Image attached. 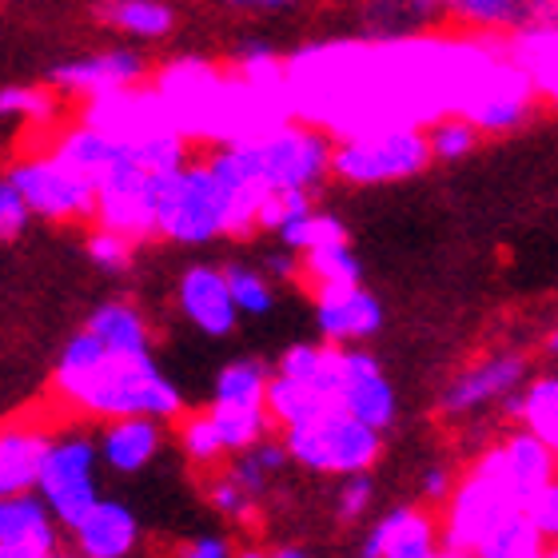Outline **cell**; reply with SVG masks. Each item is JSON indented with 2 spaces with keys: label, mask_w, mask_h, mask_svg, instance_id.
Returning <instances> with one entry per match:
<instances>
[{
  "label": "cell",
  "mask_w": 558,
  "mask_h": 558,
  "mask_svg": "<svg viewBox=\"0 0 558 558\" xmlns=\"http://www.w3.org/2000/svg\"><path fill=\"white\" fill-rule=\"evenodd\" d=\"M324 4H360V0H324Z\"/></svg>",
  "instance_id": "obj_56"
},
{
  "label": "cell",
  "mask_w": 558,
  "mask_h": 558,
  "mask_svg": "<svg viewBox=\"0 0 558 558\" xmlns=\"http://www.w3.org/2000/svg\"><path fill=\"white\" fill-rule=\"evenodd\" d=\"M555 0H442L451 28L471 36H514L550 9Z\"/></svg>",
  "instance_id": "obj_23"
},
{
  "label": "cell",
  "mask_w": 558,
  "mask_h": 558,
  "mask_svg": "<svg viewBox=\"0 0 558 558\" xmlns=\"http://www.w3.org/2000/svg\"><path fill=\"white\" fill-rule=\"evenodd\" d=\"M502 408L519 427L531 430L538 442H547L558 454V372L526 375V384Z\"/></svg>",
  "instance_id": "obj_28"
},
{
  "label": "cell",
  "mask_w": 558,
  "mask_h": 558,
  "mask_svg": "<svg viewBox=\"0 0 558 558\" xmlns=\"http://www.w3.org/2000/svg\"><path fill=\"white\" fill-rule=\"evenodd\" d=\"M156 240L180 247L228 240V192L204 160L156 175Z\"/></svg>",
  "instance_id": "obj_5"
},
{
  "label": "cell",
  "mask_w": 558,
  "mask_h": 558,
  "mask_svg": "<svg viewBox=\"0 0 558 558\" xmlns=\"http://www.w3.org/2000/svg\"><path fill=\"white\" fill-rule=\"evenodd\" d=\"M430 558H475V555H471V550H454V547H442V543H439V550H435V555H430Z\"/></svg>",
  "instance_id": "obj_53"
},
{
  "label": "cell",
  "mask_w": 558,
  "mask_h": 558,
  "mask_svg": "<svg viewBox=\"0 0 558 558\" xmlns=\"http://www.w3.org/2000/svg\"><path fill=\"white\" fill-rule=\"evenodd\" d=\"M84 256L93 259L105 276H124L136 264V244L117 232H108V228H93L88 240H84Z\"/></svg>",
  "instance_id": "obj_42"
},
{
  "label": "cell",
  "mask_w": 558,
  "mask_h": 558,
  "mask_svg": "<svg viewBox=\"0 0 558 558\" xmlns=\"http://www.w3.org/2000/svg\"><path fill=\"white\" fill-rule=\"evenodd\" d=\"M45 558H81V555H72V550H52V555H45Z\"/></svg>",
  "instance_id": "obj_54"
},
{
  "label": "cell",
  "mask_w": 558,
  "mask_h": 558,
  "mask_svg": "<svg viewBox=\"0 0 558 558\" xmlns=\"http://www.w3.org/2000/svg\"><path fill=\"white\" fill-rule=\"evenodd\" d=\"M0 558H45L40 550H28V547H9V543H0Z\"/></svg>",
  "instance_id": "obj_51"
},
{
  "label": "cell",
  "mask_w": 558,
  "mask_h": 558,
  "mask_svg": "<svg viewBox=\"0 0 558 558\" xmlns=\"http://www.w3.org/2000/svg\"><path fill=\"white\" fill-rule=\"evenodd\" d=\"M48 447H52V430L40 423H4L0 427V495L36 490Z\"/></svg>",
  "instance_id": "obj_24"
},
{
  "label": "cell",
  "mask_w": 558,
  "mask_h": 558,
  "mask_svg": "<svg viewBox=\"0 0 558 558\" xmlns=\"http://www.w3.org/2000/svg\"><path fill=\"white\" fill-rule=\"evenodd\" d=\"M235 547L228 535H196L187 538L184 547H175L172 558H232Z\"/></svg>",
  "instance_id": "obj_47"
},
{
  "label": "cell",
  "mask_w": 558,
  "mask_h": 558,
  "mask_svg": "<svg viewBox=\"0 0 558 558\" xmlns=\"http://www.w3.org/2000/svg\"><path fill=\"white\" fill-rule=\"evenodd\" d=\"M279 439L288 447V459L307 475L319 478H343L360 475V471H375V463L384 459V430L367 427L355 415L327 403L312 418H303L295 427H283Z\"/></svg>",
  "instance_id": "obj_2"
},
{
  "label": "cell",
  "mask_w": 558,
  "mask_h": 558,
  "mask_svg": "<svg viewBox=\"0 0 558 558\" xmlns=\"http://www.w3.org/2000/svg\"><path fill=\"white\" fill-rule=\"evenodd\" d=\"M523 514L531 519V526H535L538 535H543V543H558V475L538 490L535 499L526 502Z\"/></svg>",
  "instance_id": "obj_45"
},
{
  "label": "cell",
  "mask_w": 558,
  "mask_h": 558,
  "mask_svg": "<svg viewBox=\"0 0 558 558\" xmlns=\"http://www.w3.org/2000/svg\"><path fill=\"white\" fill-rule=\"evenodd\" d=\"M268 558H315L307 547H295V543H283V547L268 550Z\"/></svg>",
  "instance_id": "obj_50"
},
{
  "label": "cell",
  "mask_w": 558,
  "mask_h": 558,
  "mask_svg": "<svg viewBox=\"0 0 558 558\" xmlns=\"http://www.w3.org/2000/svg\"><path fill=\"white\" fill-rule=\"evenodd\" d=\"M543 550H547L543 535L531 526V519L523 511H514L495 535L478 543L475 558H543Z\"/></svg>",
  "instance_id": "obj_39"
},
{
  "label": "cell",
  "mask_w": 558,
  "mask_h": 558,
  "mask_svg": "<svg viewBox=\"0 0 558 558\" xmlns=\"http://www.w3.org/2000/svg\"><path fill=\"white\" fill-rule=\"evenodd\" d=\"M360 36L375 45L418 40L447 24L442 0H360Z\"/></svg>",
  "instance_id": "obj_22"
},
{
  "label": "cell",
  "mask_w": 558,
  "mask_h": 558,
  "mask_svg": "<svg viewBox=\"0 0 558 558\" xmlns=\"http://www.w3.org/2000/svg\"><path fill=\"white\" fill-rule=\"evenodd\" d=\"M216 9L232 12V16H252V21H279V16H295L307 9L312 0H211Z\"/></svg>",
  "instance_id": "obj_44"
},
{
  "label": "cell",
  "mask_w": 558,
  "mask_h": 558,
  "mask_svg": "<svg viewBox=\"0 0 558 558\" xmlns=\"http://www.w3.org/2000/svg\"><path fill=\"white\" fill-rule=\"evenodd\" d=\"M514 511L519 507H514L511 495L499 483H490L487 475H478V471L466 466L463 475L454 478V490L447 495V502L439 507V543L475 555L478 543L495 535Z\"/></svg>",
  "instance_id": "obj_9"
},
{
  "label": "cell",
  "mask_w": 558,
  "mask_h": 558,
  "mask_svg": "<svg viewBox=\"0 0 558 558\" xmlns=\"http://www.w3.org/2000/svg\"><path fill=\"white\" fill-rule=\"evenodd\" d=\"M52 391L72 411L100 418V423L124 415L175 423L187 411L180 384L156 363L151 351H136V355L108 351L84 327L72 331L69 343L60 348L57 367H52Z\"/></svg>",
  "instance_id": "obj_1"
},
{
  "label": "cell",
  "mask_w": 558,
  "mask_h": 558,
  "mask_svg": "<svg viewBox=\"0 0 558 558\" xmlns=\"http://www.w3.org/2000/svg\"><path fill=\"white\" fill-rule=\"evenodd\" d=\"M471 471L487 475L490 483H499V487L511 495L514 507L523 511L526 502L535 499L538 490L558 475V454L550 451L547 442H538L531 430L514 427V430H507L502 439L487 442V447L475 454Z\"/></svg>",
  "instance_id": "obj_10"
},
{
  "label": "cell",
  "mask_w": 558,
  "mask_h": 558,
  "mask_svg": "<svg viewBox=\"0 0 558 558\" xmlns=\"http://www.w3.org/2000/svg\"><path fill=\"white\" fill-rule=\"evenodd\" d=\"M247 168L268 192H319L331 180V144L324 129L307 120H279L268 132L235 140Z\"/></svg>",
  "instance_id": "obj_3"
},
{
  "label": "cell",
  "mask_w": 558,
  "mask_h": 558,
  "mask_svg": "<svg viewBox=\"0 0 558 558\" xmlns=\"http://www.w3.org/2000/svg\"><path fill=\"white\" fill-rule=\"evenodd\" d=\"M427 151H430V163H463L471 160L483 144V132L463 117V112H451V117H435L427 124Z\"/></svg>",
  "instance_id": "obj_35"
},
{
  "label": "cell",
  "mask_w": 558,
  "mask_h": 558,
  "mask_svg": "<svg viewBox=\"0 0 558 558\" xmlns=\"http://www.w3.org/2000/svg\"><path fill=\"white\" fill-rule=\"evenodd\" d=\"M72 555L81 558H136L144 543V526L140 514L124 499L100 495V499L84 511V519L69 531Z\"/></svg>",
  "instance_id": "obj_19"
},
{
  "label": "cell",
  "mask_w": 558,
  "mask_h": 558,
  "mask_svg": "<svg viewBox=\"0 0 558 558\" xmlns=\"http://www.w3.org/2000/svg\"><path fill=\"white\" fill-rule=\"evenodd\" d=\"M0 543L40 550V555L60 550V526L36 490L0 495Z\"/></svg>",
  "instance_id": "obj_26"
},
{
  "label": "cell",
  "mask_w": 558,
  "mask_h": 558,
  "mask_svg": "<svg viewBox=\"0 0 558 558\" xmlns=\"http://www.w3.org/2000/svg\"><path fill=\"white\" fill-rule=\"evenodd\" d=\"M315 307V331L324 343L336 348H360L367 339L384 331V303L375 291L363 283H336V288H315L312 291Z\"/></svg>",
  "instance_id": "obj_12"
},
{
  "label": "cell",
  "mask_w": 558,
  "mask_h": 558,
  "mask_svg": "<svg viewBox=\"0 0 558 558\" xmlns=\"http://www.w3.org/2000/svg\"><path fill=\"white\" fill-rule=\"evenodd\" d=\"M232 558H268V550L256 547V543H247V547H235V555H232Z\"/></svg>",
  "instance_id": "obj_52"
},
{
  "label": "cell",
  "mask_w": 558,
  "mask_h": 558,
  "mask_svg": "<svg viewBox=\"0 0 558 558\" xmlns=\"http://www.w3.org/2000/svg\"><path fill=\"white\" fill-rule=\"evenodd\" d=\"M526 375H531V363H526L523 351H514V348L487 351V355L463 363V367L447 379V387H442V396H439V415L442 418L483 415V411L507 403V399L526 384Z\"/></svg>",
  "instance_id": "obj_8"
},
{
  "label": "cell",
  "mask_w": 558,
  "mask_h": 558,
  "mask_svg": "<svg viewBox=\"0 0 558 558\" xmlns=\"http://www.w3.org/2000/svg\"><path fill=\"white\" fill-rule=\"evenodd\" d=\"M454 478H459V471H451L447 463H427L418 471V502L430 507V511H439L447 495L454 490Z\"/></svg>",
  "instance_id": "obj_46"
},
{
  "label": "cell",
  "mask_w": 558,
  "mask_h": 558,
  "mask_svg": "<svg viewBox=\"0 0 558 558\" xmlns=\"http://www.w3.org/2000/svg\"><path fill=\"white\" fill-rule=\"evenodd\" d=\"M300 283L307 291L315 288H336V283H363V259L355 256L351 240L343 244L312 247L300 256Z\"/></svg>",
  "instance_id": "obj_32"
},
{
  "label": "cell",
  "mask_w": 558,
  "mask_h": 558,
  "mask_svg": "<svg viewBox=\"0 0 558 558\" xmlns=\"http://www.w3.org/2000/svg\"><path fill=\"white\" fill-rule=\"evenodd\" d=\"M100 454H96V435L88 430H60L52 435V447L45 454L36 495L45 502L60 531H72L84 511L100 499Z\"/></svg>",
  "instance_id": "obj_6"
},
{
  "label": "cell",
  "mask_w": 558,
  "mask_h": 558,
  "mask_svg": "<svg viewBox=\"0 0 558 558\" xmlns=\"http://www.w3.org/2000/svg\"><path fill=\"white\" fill-rule=\"evenodd\" d=\"M93 223L124 235L132 244L156 240V175L144 172L136 160L96 184Z\"/></svg>",
  "instance_id": "obj_11"
},
{
  "label": "cell",
  "mask_w": 558,
  "mask_h": 558,
  "mask_svg": "<svg viewBox=\"0 0 558 558\" xmlns=\"http://www.w3.org/2000/svg\"><path fill=\"white\" fill-rule=\"evenodd\" d=\"M0 117L24 124H52L60 117V93L52 84H9L0 88Z\"/></svg>",
  "instance_id": "obj_38"
},
{
  "label": "cell",
  "mask_w": 558,
  "mask_h": 558,
  "mask_svg": "<svg viewBox=\"0 0 558 558\" xmlns=\"http://www.w3.org/2000/svg\"><path fill=\"white\" fill-rule=\"evenodd\" d=\"M28 223H33V211L24 204V196L16 192L9 175H0V244H12V240H21L28 232Z\"/></svg>",
  "instance_id": "obj_43"
},
{
  "label": "cell",
  "mask_w": 558,
  "mask_h": 558,
  "mask_svg": "<svg viewBox=\"0 0 558 558\" xmlns=\"http://www.w3.org/2000/svg\"><path fill=\"white\" fill-rule=\"evenodd\" d=\"M93 16L124 40H168L180 24L172 0H96Z\"/></svg>",
  "instance_id": "obj_27"
},
{
  "label": "cell",
  "mask_w": 558,
  "mask_h": 558,
  "mask_svg": "<svg viewBox=\"0 0 558 558\" xmlns=\"http://www.w3.org/2000/svg\"><path fill=\"white\" fill-rule=\"evenodd\" d=\"M163 423L144 415H124V418H105L100 435H96V454L100 463L120 478H132L140 471H148L163 451Z\"/></svg>",
  "instance_id": "obj_20"
},
{
  "label": "cell",
  "mask_w": 558,
  "mask_h": 558,
  "mask_svg": "<svg viewBox=\"0 0 558 558\" xmlns=\"http://www.w3.org/2000/svg\"><path fill=\"white\" fill-rule=\"evenodd\" d=\"M375 499H379V483H375L372 471H360V475H343V478H336L331 514H336L339 526H360L363 519L375 511Z\"/></svg>",
  "instance_id": "obj_40"
},
{
  "label": "cell",
  "mask_w": 558,
  "mask_h": 558,
  "mask_svg": "<svg viewBox=\"0 0 558 558\" xmlns=\"http://www.w3.org/2000/svg\"><path fill=\"white\" fill-rule=\"evenodd\" d=\"M271 367L256 355L223 363L211 379V408H264Z\"/></svg>",
  "instance_id": "obj_30"
},
{
  "label": "cell",
  "mask_w": 558,
  "mask_h": 558,
  "mask_svg": "<svg viewBox=\"0 0 558 558\" xmlns=\"http://www.w3.org/2000/svg\"><path fill=\"white\" fill-rule=\"evenodd\" d=\"M204 499H208V507L220 514V519H228V523H235V526H247L259 514V507H264V502L252 499L228 471H216V475L204 483Z\"/></svg>",
  "instance_id": "obj_41"
},
{
  "label": "cell",
  "mask_w": 558,
  "mask_h": 558,
  "mask_svg": "<svg viewBox=\"0 0 558 558\" xmlns=\"http://www.w3.org/2000/svg\"><path fill=\"white\" fill-rule=\"evenodd\" d=\"M4 175H9L12 184H16V192L24 196L33 220H45V223L93 220V204H96L93 184L81 180L76 172H69L57 156H48V151L21 156V160L9 163Z\"/></svg>",
  "instance_id": "obj_7"
},
{
  "label": "cell",
  "mask_w": 558,
  "mask_h": 558,
  "mask_svg": "<svg viewBox=\"0 0 558 558\" xmlns=\"http://www.w3.org/2000/svg\"><path fill=\"white\" fill-rule=\"evenodd\" d=\"M175 307L208 339H228L240 327V312H235L228 279H223V264H187L175 279Z\"/></svg>",
  "instance_id": "obj_17"
},
{
  "label": "cell",
  "mask_w": 558,
  "mask_h": 558,
  "mask_svg": "<svg viewBox=\"0 0 558 558\" xmlns=\"http://www.w3.org/2000/svg\"><path fill=\"white\" fill-rule=\"evenodd\" d=\"M427 132L418 124H375L331 144V180L348 187H387L427 172Z\"/></svg>",
  "instance_id": "obj_4"
},
{
  "label": "cell",
  "mask_w": 558,
  "mask_h": 558,
  "mask_svg": "<svg viewBox=\"0 0 558 558\" xmlns=\"http://www.w3.org/2000/svg\"><path fill=\"white\" fill-rule=\"evenodd\" d=\"M208 415L216 423V435H220L228 454L247 451L252 442L268 439L271 430H276L268 418V408H211L208 403Z\"/></svg>",
  "instance_id": "obj_37"
},
{
  "label": "cell",
  "mask_w": 558,
  "mask_h": 558,
  "mask_svg": "<svg viewBox=\"0 0 558 558\" xmlns=\"http://www.w3.org/2000/svg\"><path fill=\"white\" fill-rule=\"evenodd\" d=\"M81 120L100 129L105 136L124 140V144H136L144 136L172 129V117H168V108H163L160 93L151 84H132V88H120V93L84 100Z\"/></svg>",
  "instance_id": "obj_15"
},
{
  "label": "cell",
  "mask_w": 558,
  "mask_h": 558,
  "mask_svg": "<svg viewBox=\"0 0 558 558\" xmlns=\"http://www.w3.org/2000/svg\"><path fill=\"white\" fill-rule=\"evenodd\" d=\"M48 156H57L69 172H76L81 180H88V184H93V192H96V184H100V180H108L117 168H124V163L136 160L132 144L105 136V132L93 129V124H84V120H81V124H72V129L57 132V140L48 144Z\"/></svg>",
  "instance_id": "obj_21"
},
{
  "label": "cell",
  "mask_w": 558,
  "mask_h": 558,
  "mask_svg": "<svg viewBox=\"0 0 558 558\" xmlns=\"http://www.w3.org/2000/svg\"><path fill=\"white\" fill-rule=\"evenodd\" d=\"M259 268H264V276H268L271 283H300V256H295V252H288V247H276V252H268Z\"/></svg>",
  "instance_id": "obj_48"
},
{
  "label": "cell",
  "mask_w": 558,
  "mask_h": 558,
  "mask_svg": "<svg viewBox=\"0 0 558 558\" xmlns=\"http://www.w3.org/2000/svg\"><path fill=\"white\" fill-rule=\"evenodd\" d=\"M223 279H228V291H232V303L240 319H264V315L276 312V283L264 276V268L256 264H244V259H232L223 264Z\"/></svg>",
  "instance_id": "obj_34"
},
{
  "label": "cell",
  "mask_w": 558,
  "mask_h": 558,
  "mask_svg": "<svg viewBox=\"0 0 558 558\" xmlns=\"http://www.w3.org/2000/svg\"><path fill=\"white\" fill-rule=\"evenodd\" d=\"M514 64L526 72V81L538 96H547L558 112V0L538 16L531 28L514 33Z\"/></svg>",
  "instance_id": "obj_25"
},
{
  "label": "cell",
  "mask_w": 558,
  "mask_h": 558,
  "mask_svg": "<svg viewBox=\"0 0 558 558\" xmlns=\"http://www.w3.org/2000/svg\"><path fill=\"white\" fill-rule=\"evenodd\" d=\"M543 558H558V543H547V550H543Z\"/></svg>",
  "instance_id": "obj_55"
},
{
  "label": "cell",
  "mask_w": 558,
  "mask_h": 558,
  "mask_svg": "<svg viewBox=\"0 0 558 558\" xmlns=\"http://www.w3.org/2000/svg\"><path fill=\"white\" fill-rule=\"evenodd\" d=\"M439 550V519L423 502H399L363 531L355 558H430Z\"/></svg>",
  "instance_id": "obj_16"
},
{
  "label": "cell",
  "mask_w": 558,
  "mask_h": 558,
  "mask_svg": "<svg viewBox=\"0 0 558 558\" xmlns=\"http://www.w3.org/2000/svg\"><path fill=\"white\" fill-rule=\"evenodd\" d=\"M148 81V60L140 57L136 48H100V52H84V57H72L64 64L48 72V84L57 88L60 96H105L120 93V88H132V84Z\"/></svg>",
  "instance_id": "obj_14"
},
{
  "label": "cell",
  "mask_w": 558,
  "mask_h": 558,
  "mask_svg": "<svg viewBox=\"0 0 558 558\" xmlns=\"http://www.w3.org/2000/svg\"><path fill=\"white\" fill-rule=\"evenodd\" d=\"M535 96L538 93L531 88V81H526V72L519 64L495 69V76L463 105V117L483 136H507V132H519L531 120Z\"/></svg>",
  "instance_id": "obj_18"
},
{
  "label": "cell",
  "mask_w": 558,
  "mask_h": 558,
  "mask_svg": "<svg viewBox=\"0 0 558 558\" xmlns=\"http://www.w3.org/2000/svg\"><path fill=\"white\" fill-rule=\"evenodd\" d=\"M339 408L355 415L360 423L375 430H391L399 418V396H396V384H391V375H387L384 360L360 348H343V375H339Z\"/></svg>",
  "instance_id": "obj_13"
},
{
  "label": "cell",
  "mask_w": 558,
  "mask_h": 558,
  "mask_svg": "<svg viewBox=\"0 0 558 558\" xmlns=\"http://www.w3.org/2000/svg\"><path fill=\"white\" fill-rule=\"evenodd\" d=\"M175 423H180V427H175V442H180L184 459L196 466V471H216V466L228 459L208 411H184Z\"/></svg>",
  "instance_id": "obj_36"
},
{
  "label": "cell",
  "mask_w": 558,
  "mask_h": 558,
  "mask_svg": "<svg viewBox=\"0 0 558 558\" xmlns=\"http://www.w3.org/2000/svg\"><path fill=\"white\" fill-rule=\"evenodd\" d=\"M232 463L223 466L228 475L240 483V487L252 495V499H268V490L276 487V478L283 475L291 466V459H288V447H283V439H259V442H252L247 451H240V454H228Z\"/></svg>",
  "instance_id": "obj_31"
},
{
  "label": "cell",
  "mask_w": 558,
  "mask_h": 558,
  "mask_svg": "<svg viewBox=\"0 0 558 558\" xmlns=\"http://www.w3.org/2000/svg\"><path fill=\"white\" fill-rule=\"evenodd\" d=\"M279 247H288V252H295V256H303V252H312V247H327V244H343V240H351L348 223H343V216L331 208H307L303 216H295L291 223H283L276 232Z\"/></svg>",
  "instance_id": "obj_33"
},
{
  "label": "cell",
  "mask_w": 558,
  "mask_h": 558,
  "mask_svg": "<svg viewBox=\"0 0 558 558\" xmlns=\"http://www.w3.org/2000/svg\"><path fill=\"white\" fill-rule=\"evenodd\" d=\"M538 351H543L547 360H558V324L543 331V339H538Z\"/></svg>",
  "instance_id": "obj_49"
},
{
  "label": "cell",
  "mask_w": 558,
  "mask_h": 558,
  "mask_svg": "<svg viewBox=\"0 0 558 558\" xmlns=\"http://www.w3.org/2000/svg\"><path fill=\"white\" fill-rule=\"evenodd\" d=\"M84 331L96 336L108 351H124V355H136V351H151V327L144 319L132 300H105L96 303L93 315L84 319Z\"/></svg>",
  "instance_id": "obj_29"
}]
</instances>
